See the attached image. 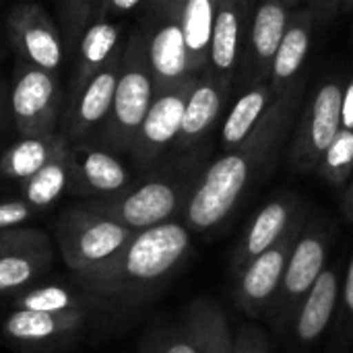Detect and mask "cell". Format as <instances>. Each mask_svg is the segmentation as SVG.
I'll return each mask as SVG.
<instances>
[{
  "label": "cell",
  "mask_w": 353,
  "mask_h": 353,
  "mask_svg": "<svg viewBox=\"0 0 353 353\" xmlns=\"http://www.w3.org/2000/svg\"><path fill=\"white\" fill-rule=\"evenodd\" d=\"M230 93H232V83H223L207 74H199V81L188 97L182 118V128L172 149V155L190 153L209 145L211 132L215 130L217 122L225 114Z\"/></svg>",
  "instance_id": "d6986e66"
},
{
  "label": "cell",
  "mask_w": 353,
  "mask_h": 353,
  "mask_svg": "<svg viewBox=\"0 0 353 353\" xmlns=\"http://www.w3.org/2000/svg\"><path fill=\"white\" fill-rule=\"evenodd\" d=\"M314 25H316V14L310 8L304 6L300 10H292L285 35L275 54L271 77H269V83L273 85L277 95L283 93L300 77V70L310 52Z\"/></svg>",
  "instance_id": "7402d4cb"
},
{
  "label": "cell",
  "mask_w": 353,
  "mask_h": 353,
  "mask_svg": "<svg viewBox=\"0 0 353 353\" xmlns=\"http://www.w3.org/2000/svg\"><path fill=\"white\" fill-rule=\"evenodd\" d=\"M290 17L292 8L281 0H259L244 37L240 68L236 74L238 85L248 89L269 81L273 60L285 35Z\"/></svg>",
  "instance_id": "4fadbf2b"
},
{
  "label": "cell",
  "mask_w": 353,
  "mask_h": 353,
  "mask_svg": "<svg viewBox=\"0 0 353 353\" xmlns=\"http://www.w3.org/2000/svg\"><path fill=\"white\" fill-rule=\"evenodd\" d=\"M353 350V250L350 261L345 263L339 304L335 323L331 329V345L329 353H352Z\"/></svg>",
  "instance_id": "4dcf8cb0"
},
{
  "label": "cell",
  "mask_w": 353,
  "mask_h": 353,
  "mask_svg": "<svg viewBox=\"0 0 353 353\" xmlns=\"http://www.w3.org/2000/svg\"><path fill=\"white\" fill-rule=\"evenodd\" d=\"M14 308L23 310H35V312H48V314H62L72 310H97L101 308L99 302H95L85 290L77 285V290L66 285H37L33 290L23 292L19 298L12 300Z\"/></svg>",
  "instance_id": "83f0119b"
},
{
  "label": "cell",
  "mask_w": 353,
  "mask_h": 353,
  "mask_svg": "<svg viewBox=\"0 0 353 353\" xmlns=\"http://www.w3.org/2000/svg\"><path fill=\"white\" fill-rule=\"evenodd\" d=\"M120 35H122V25L108 19L91 21L87 25L77 48L79 60H77V70L72 74L70 97L122 48Z\"/></svg>",
  "instance_id": "cb8c5ba5"
},
{
  "label": "cell",
  "mask_w": 353,
  "mask_h": 353,
  "mask_svg": "<svg viewBox=\"0 0 353 353\" xmlns=\"http://www.w3.org/2000/svg\"><path fill=\"white\" fill-rule=\"evenodd\" d=\"M345 79L333 74L323 79L302 103L288 145V163L296 174H312L329 145L341 130Z\"/></svg>",
  "instance_id": "8992f818"
},
{
  "label": "cell",
  "mask_w": 353,
  "mask_h": 353,
  "mask_svg": "<svg viewBox=\"0 0 353 353\" xmlns=\"http://www.w3.org/2000/svg\"><path fill=\"white\" fill-rule=\"evenodd\" d=\"M248 23L250 21H248L240 0H219L217 2L211 46H209V58H207V66L201 74H207L211 79L234 85L238 68H240V58H242Z\"/></svg>",
  "instance_id": "ffe728a7"
},
{
  "label": "cell",
  "mask_w": 353,
  "mask_h": 353,
  "mask_svg": "<svg viewBox=\"0 0 353 353\" xmlns=\"http://www.w3.org/2000/svg\"><path fill=\"white\" fill-rule=\"evenodd\" d=\"M209 161L211 143L190 153L172 155L155 170L143 174L141 180H134L126 190L108 199L89 201L83 207L110 217L132 232L182 219Z\"/></svg>",
  "instance_id": "3957f363"
},
{
  "label": "cell",
  "mask_w": 353,
  "mask_h": 353,
  "mask_svg": "<svg viewBox=\"0 0 353 353\" xmlns=\"http://www.w3.org/2000/svg\"><path fill=\"white\" fill-rule=\"evenodd\" d=\"M93 4H95V2H93Z\"/></svg>",
  "instance_id": "ee69618b"
},
{
  "label": "cell",
  "mask_w": 353,
  "mask_h": 353,
  "mask_svg": "<svg viewBox=\"0 0 353 353\" xmlns=\"http://www.w3.org/2000/svg\"><path fill=\"white\" fill-rule=\"evenodd\" d=\"M240 2H242V8H244V12H246L248 21H250V19H252V14H254V8H256L259 0H240Z\"/></svg>",
  "instance_id": "ab89813d"
},
{
  "label": "cell",
  "mask_w": 353,
  "mask_h": 353,
  "mask_svg": "<svg viewBox=\"0 0 353 353\" xmlns=\"http://www.w3.org/2000/svg\"><path fill=\"white\" fill-rule=\"evenodd\" d=\"M316 174L333 188H345L353 176V130L341 128L319 161Z\"/></svg>",
  "instance_id": "f546056e"
},
{
  "label": "cell",
  "mask_w": 353,
  "mask_h": 353,
  "mask_svg": "<svg viewBox=\"0 0 353 353\" xmlns=\"http://www.w3.org/2000/svg\"><path fill=\"white\" fill-rule=\"evenodd\" d=\"M46 236L37 230H27V228H19V230H8V232H0V256L31 246L39 240H43Z\"/></svg>",
  "instance_id": "e575fe53"
},
{
  "label": "cell",
  "mask_w": 353,
  "mask_h": 353,
  "mask_svg": "<svg viewBox=\"0 0 353 353\" xmlns=\"http://www.w3.org/2000/svg\"><path fill=\"white\" fill-rule=\"evenodd\" d=\"M343 6H345L347 10H352V8H353V0H343Z\"/></svg>",
  "instance_id": "b9f144b4"
},
{
  "label": "cell",
  "mask_w": 353,
  "mask_h": 353,
  "mask_svg": "<svg viewBox=\"0 0 353 353\" xmlns=\"http://www.w3.org/2000/svg\"><path fill=\"white\" fill-rule=\"evenodd\" d=\"M54 234L64 263L77 275L114 259L137 232L81 205L58 215Z\"/></svg>",
  "instance_id": "52a82bcc"
},
{
  "label": "cell",
  "mask_w": 353,
  "mask_h": 353,
  "mask_svg": "<svg viewBox=\"0 0 353 353\" xmlns=\"http://www.w3.org/2000/svg\"><path fill=\"white\" fill-rule=\"evenodd\" d=\"M68 192L108 199L126 190L134 180L130 170L105 147L68 143Z\"/></svg>",
  "instance_id": "e0dca14e"
},
{
  "label": "cell",
  "mask_w": 353,
  "mask_h": 353,
  "mask_svg": "<svg viewBox=\"0 0 353 353\" xmlns=\"http://www.w3.org/2000/svg\"><path fill=\"white\" fill-rule=\"evenodd\" d=\"M308 215H310V209L304 211L294 221V225L275 246H271L269 250L252 259L248 265H244L238 273H234V290H232L234 304L250 321L269 319L271 308L277 300L290 256L294 252L298 236L302 234L306 225Z\"/></svg>",
  "instance_id": "ba28073f"
},
{
  "label": "cell",
  "mask_w": 353,
  "mask_h": 353,
  "mask_svg": "<svg viewBox=\"0 0 353 353\" xmlns=\"http://www.w3.org/2000/svg\"><path fill=\"white\" fill-rule=\"evenodd\" d=\"M341 128L353 130V70L343 87V105H341Z\"/></svg>",
  "instance_id": "8d00e7d4"
},
{
  "label": "cell",
  "mask_w": 353,
  "mask_h": 353,
  "mask_svg": "<svg viewBox=\"0 0 353 353\" xmlns=\"http://www.w3.org/2000/svg\"><path fill=\"white\" fill-rule=\"evenodd\" d=\"M304 77H298L279 93L244 143L209 161L182 213V221L192 234L211 236L219 232L244 199L273 172L281 155L288 153L292 130L304 103Z\"/></svg>",
  "instance_id": "6da1fadb"
},
{
  "label": "cell",
  "mask_w": 353,
  "mask_h": 353,
  "mask_svg": "<svg viewBox=\"0 0 353 353\" xmlns=\"http://www.w3.org/2000/svg\"><path fill=\"white\" fill-rule=\"evenodd\" d=\"M6 29L19 60L48 72H58L66 48L60 27L37 2H21L8 10Z\"/></svg>",
  "instance_id": "5bb4252c"
},
{
  "label": "cell",
  "mask_w": 353,
  "mask_h": 353,
  "mask_svg": "<svg viewBox=\"0 0 353 353\" xmlns=\"http://www.w3.org/2000/svg\"><path fill=\"white\" fill-rule=\"evenodd\" d=\"M232 331L219 304L194 300L176 325L147 335L143 353H232Z\"/></svg>",
  "instance_id": "9c48e42d"
},
{
  "label": "cell",
  "mask_w": 353,
  "mask_h": 353,
  "mask_svg": "<svg viewBox=\"0 0 353 353\" xmlns=\"http://www.w3.org/2000/svg\"><path fill=\"white\" fill-rule=\"evenodd\" d=\"M196 81L199 74H190L172 87L155 91L153 103L128 153L139 172L147 174L155 170L165 155H172V149L182 128L184 110Z\"/></svg>",
  "instance_id": "30bf717a"
},
{
  "label": "cell",
  "mask_w": 353,
  "mask_h": 353,
  "mask_svg": "<svg viewBox=\"0 0 353 353\" xmlns=\"http://www.w3.org/2000/svg\"><path fill=\"white\" fill-rule=\"evenodd\" d=\"M335 236H337L335 221L327 213L310 209L306 225L298 236V242L290 256L277 300L267 319V323L273 327L277 337L288 335L298 306L302 304L306 294L312 290V285L329 265V254Z\"/></svg>",
  "instance_id": "5b68a950"
},
{
  "label": "cell",
  "mask_w": 353,
  "mask_h": 353,
  "mask_svg": "<svg viewBox=\"0 0 353 353\" xmlns=\"http://www.w3.org/2000/svg\"><path fill=\"white\" fill-rule=\"evenodd\" d=\"M143 2L145 0H95L93 12H91V21H101V19H108L110 21V17L126 14V12L134 10Z\"/></svg>",
  "instance_id": "d590c367"
},
{
  "label": "cell",
  "mask_w": 353,
  "mask_h": 353,
  "mask_svg": "<svg viewBox=\"0 0 353 353\" xmlns=\"http://www.w3.org/2000/svg\"><path fill=\"white\" fill-rule=\"evenodd\" d=\"M281 2H283L285 6H290V8H292V6H296L298 2H302V0H281Z\"/></svg>",
  "instance_id": "60d3db41"
},
{
  "label": "cell",
  "mask_w": 353,
  "mask_h": 353,
  "mask_svg": "<svg viewBox=\"0 0 353 353\" xmlns=\"http://www.w3.org/2000/svg\"><path fill=\"white\" fill-rule=\"evenodd\" d=\"M304 4H306V8H310L316 14V19H321V17L331 19L333 12L339 8V4H343V0H304Z\"/></svg>",
  "instance_id": "74e56055"
},
{
  "label": "cell",
  "mask_w": 353,
  "mask_h": 353,
  "mask_svg": "<svg viewBox=\"0 0 353 353\" xmlns=\"http://www.w3.org/2000/svg\"><path fill=\"white\" fill-rule=\"evenodd\" d=\"M141 31L147 43L155 91L172 87L194 74L190 68L176 0H145Z\"/></svg>",
  "instance_id": "8fae6325"
},
{
  "label": "cell",
  "mask_w": 353,
  "mask_h": 353,
  "mask_svg": "<svg viewBox=\"0 0 353 353\" xmlns=\"http://www.w3.org/2000/svg\"><path fill=\"white\" fill-rule=\"evenodd\" d=\"M10 114L21 137L58 132L62 108L60 81L54 72L19 60L8 93Z\"/></svg>",
  "instance_id": "7c38bea8"
},
{
  "label": "cell",
  "mask_w": 353,
  "mask_h": 353,
  "mask_svg": "<svg viewBox=\"0 0 353 353\" xmlns=\"http://www.w3.org/2000/svg\"><path fill=\"white\" fill-rule=\"evenodd\" d=\"M310 205H306L296 192H279L275 194L248 223L242 238L238 240L232 256H230V269L232 275L238 273L244 265H248L252 259L275 246L288 230L294 225V221L308 211Z\"/></svg>",
  "instance_id": "ac0fdd59"
},
{
  "label": "cell",
  "mask_w": 353,
  "mask_h": 353,
  "mask_svg": "<svg viewBox=\"0 0 353 353\" xmlns=\"http://www.w3.org/2000/svg\"><path fill=\"white\" fill-rule=\"evenodd\" d=\"M68 147V141L62 132L39 134V137H21L0 159V174L19 180L21 184L46 168L56 155Z\"/></svg>",
  "instance_id": "d4e9b609"
},
{
  "label": "cell",
  "mask_w": 353,
  "mask_h": 353,
  "mask_svg": "<svg viewBox=\"0 0 353 353\" xmlns=\"http://www.w3.org/2000/svg\"><path fill=\"white\" fill-rule=\"evenodd\" d=\"M155 79L147 54L145 35L132 31L124 43L122 66L112 101V110L99 128V141L112 153H130L137 132L153 103Z\"/></svg>",
  "instance_id": "277c9868"
},
{
  "label": "cell",
  "mask_w": 353,
  "mask_h": 353,
  "mask_svg": "<svg viewBox=\"0 0 353 353\" xmlns=\"http://www.w3.org/2000/svg\"><path fill=\"white\" fill-rule=\"evenodd\" d=\"M37 209H33L27 201H4L0 203V232L19 230L29 219H33Z\"/></svg>",
  "instance_id": "836d02e7"
},
{
  "label": "cell",
  "mask_w": 353,
  "mask_h": 353,
  "mask_svg": "<svg viewBox=\"0 0 353 353\" xmlns=\"http://www.w3.org/2000/svg\"><path fill=\"white\" fill-rule=\"evenodd\" d=\"M232 353H271L269 337L250 323H244L232 339Z\"/></svg>",
  "instance_id": "d6a6232c"
},
{
  "label": "cell",
  "mask_w": 353,
  "mask_h": 353,
  "mask_svg": "<svg viewBox=\"0 0 353 353\" xmlns=\"http://www.w3.org/2000/svg\"><path fill=\"white\" fill-rule=\"evenodd\" d=\"M66 149L60 155H56L46 168H41L35 176H31L29 180L21 184L23 201H27L33 209H48L64 192H68Z\"/></svg>",
  "instance_id": "f1b7e54d"
},
{
  "label": "cell",
  "mask_w": 353,
  "mask_h": 353,
  "mask_svg": "<svg viewBox=\"0 0 353 353\" xmlns=\"http://www.w3.org/2000/svg\"><path fill=\"white\" fill-rule=\"evenodd\" d=\"M217 2L219 0H176L190 68L194 74H201L207 66Z\"/></svg>",
  "instance_id": "484cf974"
},
{
  "label": "cell",
  "mask_w": 353,
  "mask_h": 353,
  "mask_svg": "<svg viewBox=\"0 0 353 353\" xmlns=\"http://www.w3.org/2000/svg\"><path fill=\"white\" fill-rule=\"evenodd\" d=\"M2 97H4V89L0 87V112H2Z\"/></svg>",
  "instance_id": "7bdbcfd3"
},
{
  "label": "cell",
  "mask_w": 353,
  "mask_h": 353,
  "mask_svg": "<svg viewBox=\"0 0 353 353\" xmlns=\"http://www.w3.org/2000/svg\"><path fill=\"white\" fill-rule=\"evenodd\" d=\"M192 236L182 219L141 230L114 259L93 271L77 273V285L101 308L137 310L163 292L188 263Z\"/></svg>",
  "instance_id": "7a4b0ae2"
},
{
  "label": "cell",
  "mask_w": 353,
  "mask_h": 353,
  "mask_svg": "<svg viewBox=\"0 0 353 353\" xmlns=\"http://www.w3.org/2000/svg\"><path fill=\"white\" fill-rule=\"evenodd\" d=\"M341 213L345 217V221L353 228V176L347 182L345 190H343V199H341Z\"/></svg>",
  "instance_id": "f35d334b"
},
{
  "label": "cell",
  "mask_w": 353,
  "mask_h": 353,
  "mask_svg": "<svg viewBox=\"0 0 353 353\" xmlns=\"http://www.w3.org/2000/svg\"><path fill=\"white\" fill-rule=\"evenodd\" d=\"M279 95L275 93L273 85L269 81L248 87L236 103L225 112V118L221 122L219 130V145L221 151L236 149L240 143L248 139V134L259 126V122L265 118V114L271 110Z\"/></svg>",
  "instance_id": "603a6c76"
},
{
  "label": "cell",
  "mask_w": 353,
  "mask_h": 353,
  "mask_svg": "<svg viewBox=\"0 0 353 353\" xmlns=\"http://www.w3.org/2000/svg\"><path fill=\"white\" fill-rule=\"evenodd\" d=\"M93 2L95 0H54L66 52L79 48V41L91 21Z\"/></svg>",
  "instance_id": "1f68e13d"
},
{
  "label": "cell",
  "mask_w": 353,
  "mask_h": 353,
  "mask_svg": "<svg viewBox=\"0 0 353 353\" xmlns=\"http://www.w3.org/2000/svg\"><path fill=\"white\" fill-rule=\"evenodd\" d=\"M122 52L124 46L68 99V110L62 120V134L68 143H85L87 137L103 126L112 110Z\"/></svg>",
  "instance_id": "2e32d148"
},
{
  "label": "cell",
  "mask_w": 353,
  "mask_h": 353,
  "mask_svg": "<svg viewBox=\"0 0 353 353\" xmlns=\"http://www.w3.org/2000/svg\"><path fill=\"white\" fill-rule=\"evenodd\" d=\"M52 263L48 238L0 256V294L17 292L37 281Z\"/></svg>",
  "instance_id": "4316f807"
},
{
  "label": "cell",
  "mask_w": 353,
  "mask_h": 353,
  "mask_svg": "<svg viewBox=\"0 0 353 353\" xmlns=\"http://www.w3.org/2000/svg\"><path fill=\"white\" fill-rule=\"evenodd\" d=\"M343 271V261H331L298 306L290 331L285 335L290 337V343L298 353L310 352L312 347H316L333 329Z\"/></svg>",
  "instance_id": "9a60e30c"
},
{
  "label": "cell",
  "mask_w": 353,
  "mask_h": 353,
  "mask_svg": "<svg viewBox=\"0 0 353 353\" xmlns=\"http://www.w3.org/2000/svg\"><path fill=\"white\" fill-rule=\"evenodd\" d=\"M91 312L97 310H72L62 314H48V312L14 308L12 312L6 314L2 323V331L8 339L25 345H37V347L62 345L87 327Z\"/></svg>",
  "instance_id": "44dd1931"
}]
</instances>
